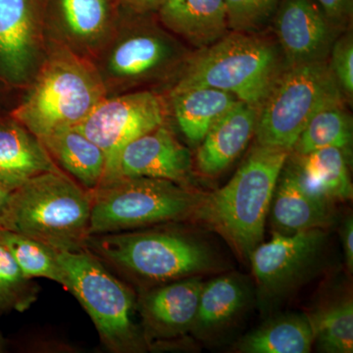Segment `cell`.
I'll return each mask as SVG.
<instances>
[{"label":"cell","instance_id":"25","mask_svg":"<svg viewBox=\"0 0 353 353\" xmlns=\"http://www.w3.org/2000/svg\"><path fill=\"white\" fill-rule=\"evenodd\" d=\"M314 345L310 319L289 314L270 320L241 339L238 352L245 353H308Z\"/></svg>","mask_w":353,"mask_h":353},{"label":"cell","instance_id":"1","mask_svg":"<svg viewBox=\"0 0 353 353\" xmlns=\"http://www.w3.org/2000/svg\"><path fill=\"white\" fill-rule=\"evenodd\" d=\"M106 92L97 65L66 44L55 41L11 117L41 139L77 126L105 99Z\"/></svg>","mask_w":353,"mask_h":353},{"label":"cell","instance_id":"12","mask_svg":"<svg viewBox=\"0 0 353 353\" xmlns=\"http://www.w3.org/2000/svg\"><path fill=\"white\" fill-rule=\"evenodd\" d=\"M46 0H0V77L21 83L31 78L43 44Z\"/></svg>","mask_w":353,"mask_h":353},{"label":"cell","instance_id":"14","mask_svg":"<svg viewBox=\"0 0 353 353\" xmlns=\"http://www.w3.org/2000/svg\"><path fill=\"white\" fill-rule=\"evenodd\" d=\"M192 165L190 150L163 124L125 146L102 183L124 176H146L187 185Z\"/></svg>","mask_w":353,"mask_h":353},{"label":"cell","instance_id":"17","mask_svg":"<svg viewBox=\"0 0 353 353\" xmlns=\"http://www.w3.org/2000/svg\"><path fill=\"white\" fill-rule=\"evenodd\" d=\"M332 202L315 196L301 183L292 165L279 176L270 210L274 232L294 234L309 230H326L336 222Z\"/></svg>","mask_w":353,"mask_h":353},{"label":"cell","instance_id":"5","mask_svg":"<svg viewBox=\"0 0 353 353\" xmlns=\"http://www.w3.org/2000/svg\"><path fill=\"white\" fill-rule=\"evenodd\" d=\"M285 67L269 37L232 32L190 58L176 83L218 88L259 108Z\"/></svg>","mask_w":353,"mask_h":353},{"label":"cell","instance_id":"20","mask_svg":"<svg viewBox=\"0 0 353 353\" xmlns=\"http://www.w3.org/2000/svg\"><path fill=\"white\" fill-rule=\"evenodd\" d=\"M162 24L202 50L229 31L225 0H164L157 9Z\"/></svg>","mask_w":353,"mask_h":353},{"label":"cell","instance_id":"15","mask_svg":"<svg viewBox=\"0 0 353 353\" xmlns=\"http://www.w3.org/2000/svg\"><path fill=\"white\" fill-rule=\"evenodd\" d=\"M117 0H46L44 28L57 32L72 50L94 51L112 38Z\"/></svg>","mask_w":353,"mask_h":353},{"label":"cell","instance_id":"29","mask_svg":"<svg viewBox=\"0 0 353 353\" xmlns=\"http://www.w3.org/2000/svg\"><path fill=\"white\" fill-rule=\"evenodd\" d=\"M39 288L28 278L11 253L0 243V313L24 312L36 303Z\"/></svg>","mask_w":353,"mask_h":353},{"label":"cell","instance_id":"31","mask_svg":"<svg viewBox=\"0 0 353 353\" xmlns=\"http://www.w3.org/2000/svg\"><path fill=\"white\" fill-rule=\"evenodd\" d=\"M329 68L341 92L348 99L353 95V38L352 32L334 41L330 51Z\"/></svg>","mask_w":353,"mask_h":353},{"label":"cell","instance_id":"36","mask_svg":"<svg viewBox=\"0 0 353 353\" xmlns=\"http://www.w3.org/2000/svg\"><path fill=\"white\" fill-rule=\"evenodd\" d=\"M4 347H6V341H4L3 336L0 334V352H3Z\"/></svg>","mask_w":353,"mask_h":353},{"label":"cell","instance_id":"11","mask_svg":"<svg viewBox=\"0 0 353 353\" xmlns=\"http://www.w3.org/2000/svg\"><path fill=\"white\" fill-rule=\"evenodd\" d=\"M182 57L179 44L155 25L126 28L110 44L101 72L104 83L130 85L161 75Z\"/></svg>","mask_w":353,"mask_h":353},{"label":"cell","instance_id":"27","mask_svg":"<svg viewBox=\"0 0 353 353\" xmlns=\"http://www.w3.org/2000/svg\"><path fill=\"white\" fill-rule=\"evenodd\" d=\"M0 243L28 278H44L66 287V277L58 260V250L15 232L0 229Z\"/></svg>","mask_w":353,"mask_h":353},{"label":"cell","instance_id":"13","mask_svg":"<svg viewBox=\"0 0 353 353\" xmlns=\"http://www.w3.org/2000/svg\"><path fill=\"white\" fill-rule=\"evenodd\" d=\"M336 26L312 0H281L274 30L285 67L326 61Z\"/></svg>","mask_w":353,"mask_h":353},{"label":"cell","instance_id":"3","mask_svg":"<svg viewBox=\"0 0 353 353\" xmlns=\"http://www.w3.org/2000/svg\"><path fill=\"white\" fill-rule=\"evenodd\" d=\"M290 154L288 150L256 143L227 185L205 194L194 218L248 259L263 241L274 190Z\"/></svg>","mask_w":353,"mask_h":353},{"label":"cell","instance_id":"30","mask_svg":"<svg viewBox=\"0 0 353 353\" xmlns=\"http://www.w3.org/2000/svg\"><path fill=\"white\" fill-rule=\"evenodd\" d=\"M281 0H225L232 32H259L273 17Z\"/></svg>","mask_w":353,"mask_h":353},{"label":"cell","instance_id":"7","mask_svg":"<svg viewBox=\"0 0 353 353\" xmlns=\"http://www.w3.org/2000/svg\"><path fill=\"white\" fill-rule=\"evenodd\" d=\"M66 287L90 316L102 345L115 353L141 352L145 333L132 319L137 299L131 288L111 273L87 248L58 252Z\"/></svg>","mask_w":353,"mask_h":353},{"label":"cell","instance_id":"4","mask_svg":"<svg viewBox=\"0 0 353 353\" xmlns=\"http://www.w3.org/2000/svg\"><path fill=\"white\" fill-rule=\"evenodd\" d=\"M85 248L108 269L143 284L197 276L215 263L208 246L175 231L94 234L88 236Z\"/></svg>","mask_w":353,"mask_h":353},{"label":"cell","instance_id":"24","mask_svg":"<svg viewBox=\"0 0 353 353\" xmlns=\"http://www.w3.org/2000/svg\"><path fill=\"white\" fill-rule=\"evenodd\" d=\"M250 290L238 276H222L204 283L192 333L208 336L224 328L245 309Z\"/></svg>","mask_w":353,"mask_h":353},{"label":"cell","instance_id":"23","mask_svg":"<svg viewBox=\"0 0 353 353\" xmlns=\"http://www.w3.org/2000/svg\"><path fill=\"white\" fill-rule=\"evenodd\" d=\"M294 155L290 165L309 192L330 202L352 199L348 157L343 150L325 148L308 154Z\"/></svg>","mask_w":353,"mask_h":353},{"label":"cell","instance_id":"34","mask_svg":"<svg viewBox=\"0 0 353 353\" xmlns=\"http://www.w3.org/2000/svg\"><path fill=\"white\" fill-rule=\"evenodd\" d=\"M121 6L132 10V12L145 14L157 10L164 0H117Z\"/></svg>","mask_w":353,"mask_h":353},{"label":"cell","instance_id":"19","mask_svg":"<svg viewBox=\"0 0 353 353\" xmlns=\"http://www.w3.org/2000/svg\"><path fill=\"white\" fill-rule=\"evenodd\" d=\"M57 169L34 134L12 117L0 119V187L13 192L32 176Z\"/></svg>","mask_w":353,"mask_h":353},{"label":"cell","instance_id":"8","mask_svg":"<svg viewBox=\"0 0 353 353\" xmlns=\"http://www.w3.org/2000/svg\"><path fill=\"white\" fill-rule=\"evenodd\" d=\"M343 97L328 60L285 67L259 108L256 143L292 152L311 118Z\"/></svg>","mask_w":353,"mask_h":353},{"label":"cell","instance_id":"2","mask_svg":"<svg viewBox=\"0 0 353 353\" xmlns=\"http://www.w3.org/2000/svg\"><path fill=\"white\" fill-rule=\"evenodd\" d=\"M92 190L61 169L32 176L11 192L0 229L34 239L58 252L85 248Z\"/></svg>","mask_w":353,"mask_h":353},{"label":"cell","instance_id":"10","mask_svg":"<svg viewBox=\"0 0 353 353\" xmlns=\"http://www.w3.org/2000/svg\"><path fill=\"white\" fill-rule=\"evenodd\" d=\"M326 230H309L294 234L273 233L250 255L253 275L266 299L285 296L310 278L326 245Z\"/></svg>","mask_w":353,"mask_h":353},{"label":"cell","instance_id":"16","mask_svg":"<svg viewBox=\"0 0 353 353\" xmlns=\"http://www.w3.org/2000/svg\"><path fill=\"white\" fill-rule=\"evenodd\" d=\"M203 284L199 276H192L143 290L137 309L146 341L148 336L167 340L192 333Z\"/></svg>","mask_w":353,"mask_h":353},{"label":"cell","instance_id":"21","mask_svg":"<svg viewBox=\"0 0 353 353\" xmlns=\"http://www.w3.org/2000/svg\"><path fill=\"white\" fill-rule=\"evenodd\" d=\"M239 99L218 88L178 85L171 92L172 108L181 131L190 143L199 145L209 129Z\"/></svg>","mask_w":353,"mask_h":353},{"label":"cell","instance_id":"6","mask_svg":"<svg viewBox=\"0 0 353 353\" xmlns=\"http://www.w3.org/2000/svg\"><path fill=\"white\" fill-rule=\"evenodd\" d=\"M205 194L146 176H124L92 190L90 236L121 233L194 218Z\"/></svg>","mask_w":353,"mask_h":353},{"label":"cell","instance_id":"9","mask_svg":"<svg viewBox=\"0 0 353 353\" xmlns=\"http://www.w3.org/2000/svg\"><path fill=\"white\" fill-rule=\"evenodd\" d=\"M166 112L161 97L150 90H143L115 97H106L73 128L105 153L106 175L125 146L165 124Z\"/></svg>","mask_w":353,"mask_h":353},{"label":"cell","instance_id":"18","mask_svg":"<svg viewBox=\"0 0 353 353\" xmlns=\"http://www.w3.org/2000/svg\"><path fill=\"white\" fill-rule=\"evenodd\" d=\"M259 108L239 101L216 121L202 139L196 157L202 175L215 176L226 170L255 134Z\"/></svg>","mask_w":353,"mask_h":353},{"label":"cell","instance_id":"33","mask_svg":"<svg viewBox=\"0 0 353 353\" xmlns=\"http://www.w3.org/2000/svg\"><path fill=\"white\" fill-rule=\"evenodd\" d=\"M341 241H343V252L348 270L353 269V220L352 216L347 217L343 222L341 230Z\"/></svg>","mask_w":353,"mask_h":353},{"label":"cell","instance_id":"32","mask_svg":"<svg viewBox=\"0 0 353 353\" xmlns=\"http://www.w3.org/2000/svg\"><path fill=\"white\" fill-rule=\"evenodd\" d=\"M334 26H343L352 20L353 0H316Z\"/></svg>","mask_w":353,"mask_h":353},{"label":"cell","instance_id":"28","mask_svg":"<svg viewBox=\"0 0 353 353\" xmlns=\"http://www.w3.org/2000/svg\"><path fill=\"white\" fill-rule=\"evenodd\" d=\"M309 319L314 343L322 352H353V303L350 299L332 304Z\"/></svg>","mask_w":353,"mask_h":353},{"label":"cell","instance_id":"22","mask_svg":"<svg viewBox=\"0 0 353 353\" xmlns=\"http://www.w3.org/2000/svg\"><path fill=\"white\" fill-rule=\"evenodd\" d=\"M55 164L85 189L99 188L105 175V153L75 128H67L39 139Z\"/></svg>","mask_w":353,"mask_h":353},{"label":"cell","instance_id":"26","mask_svg":"<svg viewBox=\"0 0 353 353\" xmlns=\"http://www.w3.org/2000/svg\"><path fill=\"white\" fill-rule=\"evenodd\" d=\"M343 102L330 104L318 111L299 134L290 153L304 155L321 148H336L350 157L352 120Z\"/></svg>","mask_w":353,"mask_h":353},{"label":"cell","instance_id":"35","mask_svg":"<svg viewBox=\"0 0 353 353\" xmlns=\"http://www.w3.org/2000/svg\"><path fill=\"white\" fill-rule=\"evenodd\" d=\"M10 194L11 192H9V190L0 187V221H1L2 216H3L4 212H6L7 203H8Z\"/></svg>","mask_w":353,"mask_h":353}]
</instances>
